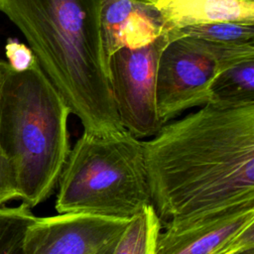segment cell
<instances>
[{
    "instance_id": "9c48e42d",
    "label": "cell",
    "mask_w": 254,
    "mask_h": 254,
    "mask_svg": "<svg viewBox=\"0 0 254 254\" xmlns=\"http://www.w3.org/2000/svg\"><path fill=\"white\" fill-rule=\"evenodd\" d=\"M169 32L152 4L133 0H102L101 36L106 65L110 56L122 48L136 49Z\"/></svg>"
},
{
    "instance_id": "7a4b0ae2",
    "label": "cell",
    "mask_w": 254,
    "mask_h": 254,
    "mask_svg": "<svg viewBox=\"0 0 254 254\" xmlns=\"http://www.w3.org/2000/svg\"><path fill=\"white\" fill-rule=\"evenodd\" d=\"M102 0H0L83 132L125 129L108 79L101 36Z\"/></svg>"
},
{
    "instance_id": "30bf717a",
    "label": "cell",
    "mask_w": 254,
    "mask_h": 254,
    "mask_svg": "<svg viewBox=\"0 0 254 254\" xmlns=\"http://www.w3.org/2000/svg\"><path fill=\"white\" fill-rule=\"evenodd\" d=\"M152 5L168 31L223 21L254 23V0H157Z\"/></svg>"
},
{
    "instance_id": "4fadbf2b",
    "label": "cell",
    "mask_w": 254,
    "mask_h": 254,
    "mask_svg": "<svg viewBox=\"0 0 254 254\" xmlns=\"http://www.w3.org/2000/svg\"><path fill=\"white\" fill-rule=\"evenodd\" d=\"M171 41L182 37H191L214 43L247 44L254 43V23L223 21L169 31Z\"/></svg>"
},
{
    "instance_id": "ac0fdd59",
    "label": "cell",
    "mask_w": 254,
    "mask_h": 254,
    "mask_svg": "<svg viewBox=\"0 0 254 254\" xmlns=\"http://www.w3.org/2000/svg\"><path fill=\"white\" fill-rule=\"evenodd\" d=\"M133 1L141 2V3H145V4H153V3H155L157 0H133Z\"/></svg>"
},
{
    "instance_id": "5bb4252c",
    "label": "cell",
    "mask_w": 254,
    "mask_h": 254,
    "mask_svg": "<svg viewBox=\"0 0 254 254\" xmlns=\"http://www.w3.org/2000/svg\"><path fill=\"white\" fill-rule=\"evenodd\" d=\"M29 206H0V254H27L24 239L36 216Z\"/></svg>"
},
{
    "instance_id": "e0dca14e",
    "label": "cell",
    "mask_w": 254,
    "mask_h": 254,
    "mask_svg": "<svg viewBox=\"0 0 254 254\" xmlns=\"http://www.w3.org/2000/svg\"><path fill=\"white\" fill-rule=\"evenodd\" d=\"M231 254H254V247L240 249V250H237V251H235Z\"/></svg>"
},
{
    "instance_id": "8992f818",
    "label": "cell",
    "mask_w": 254,
    "mask_h": 254,
    "mask_svg": "<svg viewBox=\"0 0 254 254\" xmlns=\"http://www.w3.org/2000/svg\"><path fill=\"white\" fill-rule=\"evenodd\" d=\"M170 41L166 32L146 46L119 49L107 62L121 123L139 139L154 136L162 127L156 105V76L159 57Z\"/></svg>"
},
{
    "instance_id": "7c38bea8",
    "label": "cell",
    "mask_w": 254,
    "mask_h": 254,
    "mask_svg": "<svg viewBox=\"0 0 254 254\" xmlns=\"http://www.w3.org/2000/svg\"><path fill=\"white\" fill-rule=\"evenodd\" d=\"M162 229V222L154 206H146L130 218L113 254H156Z\"/></svg>"
},
{
    "instance_id": "6da1fadb",
    "label": "cell",
    "mask_w": 254,
    "mask_h": 254,
    "mask_svg": "<svg viewBox=\"0 0 254 254\" xmlns=\"http://www.w3.org/2000/svg\"><path fill=\"white\" fill-rule=\"evenodd\" d=\"M143 145L162 225L254 204V103L207 102Z\"/></svg>"
},
{
    "instance_id": "ba28073f",
    "label": "cell",
    "mask_w": 254,
    "mask_h": 254,
    "mask_svg": "<svg viewBox=\"0 0 254 254\" xmlns=\"http://www.w3.org/2000/svg\"><path fill=\"white\" fill-rule=\"evenodd\" d=\"M130 219L81 213L37 217L24 239L27 254H113Z\"/></svg>"
},
{
    "instance_id": "3957f363",
    "label": "cell",
    "mask_w": 254,
    "mask_h": 254,
    "mask_svg": "<svg viewBox=\"0 0 254 254\" xmlns=\"http://www.w3.org/2000/svg\"><path fill=\"white\" fill-rule=\"evenodd\" d=\"M70 110L36 63L16 71L0 61V146L18 199L33 208L54 192L70 151Z\"/></svg>"
},
{
    "instance_id": "9a60e30c",
    "label": "cell",
    "mask_w": 254,
    "mask_h": 254,
    "mask_svg": "<svg viewBox=\"0 0 254 254\" xmlns=\"http://www.w3.org/2000/svg\"><path fill=\"white\" fill-rule=\"evenodd\" d=\"M5 56L7 64L16 71L28 69L38 63L29 46L21 43L15 38H9L6 41Z\"/></svg>"
},
{
    "instance_id": "8fae6325",
    "label": "cell",
    "mask_w": 254,
    "mask_h": 254,
    "mask_svg": "<svg viewBox=\"0 0 254 254\" xmlns=\"http://www.w3.org/2000/svg\"><path fill=\"white\" fill-rule=\"evenodd\" d=\"M210 101L227 105L254 103V59L221 70L210 85Z\"/></svg>"
},
{
    "instance_id": "2e32d148",
    "label": "cell",
    "mask_w": 254,
    "mask_h": 254,
    "mask_svg": "<svg viewBox=\"0 0 254 254\" xmlns=\"http://www.w3.org/2000/svg\"><path fill=\"white\" fill-rule=\"evenodd\" d=\"M13 199H18L15 180L0 146V206Z\"/></svg>"
},
{
    "instance_id": "277c9868",
    "label": "cell",
    "mask_w": 254,
    "mask_h": 254,
    "mask_svg": "<svg viewBox=\"0 0 254 254\" xmlns=\"http://www.w3.org/2000/svg\"><path fill=\"white\" fill-rule=\"evenodd\" d=\"M58 213L130 219L152 204L143 140L123 129L82 132L58 181Z\"/></svg>"
},
{
    "instance_id": "52a82bcc",
    "label": "cell",
    "mask_w": 254,
    "mask_h": 254,
    "mask_svg": "<svg viewBox=\"0 0 254 254\" xmlns=\"http://www.w3.org/2000/svg\"><path fill=\"white\" fill-rule=\"evenodd\" d=\"M156 254H231L254 247V204L164 224Z\"/></svg>"
},
{
    "instance_id": "5b68a950",
    "label": "cell",
    "mask_w": 254,
    "mask_h": 254,
    "mask_svg": "<svg viewBox=\"0 0 254 254\" xmlns=\"http://www.w3.org/2000/svg\"><path fill=\"white\" fill-rule=\"evenodd\" d=\"M224 67L208 41L182 37L163 49L157 66L156 105L163 124L210 101V85Z\"/></svg>"
}]
</instances>
